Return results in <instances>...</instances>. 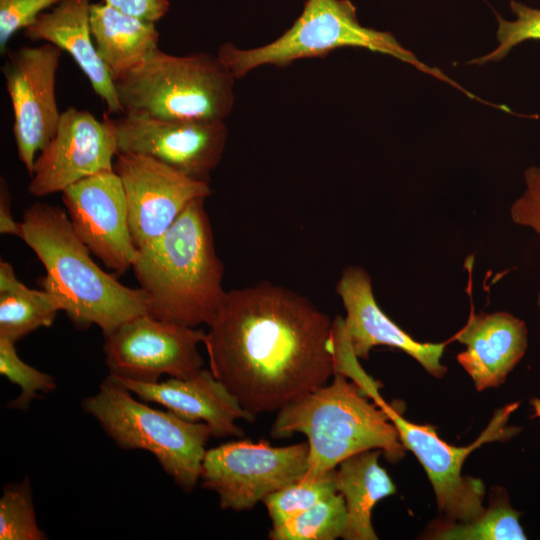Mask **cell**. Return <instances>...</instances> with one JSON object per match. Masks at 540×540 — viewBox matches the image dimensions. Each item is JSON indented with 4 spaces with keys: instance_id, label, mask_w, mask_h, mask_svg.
Returning <instances> with one entry per match:
<instances>
[{
    "instance_id": "6",
    "label": "cell",
    "mask_w": 540,
    "mask_h": 540,
    "mask_svg": "<svg viewBox=\"0 0 540 540\" xmlns=\"http://www.w3.org/2000/svg\"><path fill=\"white\" fill-rule=\"evenodd\" d=\"M234 76L218 56H176L158 47L115 82L123 113L163 120L221 121L232 111Z\"/></svg>"
},
{
    "instance_id": "19",
    "label": "cell",
    "mask_w": 540,
    "mask_h": 540,
    "mask_svg": "<svg viewBox=\"0 0 540 540\" xmlns=\"http://www.w3.org/2000/svg\"><path fill=\"white\" fill-rule=\"evenodd\" d=\"M91 4V0H63L50 12L41 13L23 34L32 42H48L69 53L94 92L105 102L108 112L119 116L123 108L115 82L98 55L92 37Z\"/></svg>"
},
{
    "instance_id": "9",
    "label": "cell",
    "mask_w": 540,
    "mask_h": 540,
    "mask_svg": "<svg viewBox=\"0 0 540 540\" xmlns=\"http://www.w3.org/2000/svg\"><path fill=\"white\" fill-rule=\"evenodd\" d=\"M308 454L307 442L283 447L264 440L228 442L206 450L201 486L218 495L221 508L248 510L304 477Z\"/></svg>"
},
{
    "instance_id": "30",
    "label": "cell",
    "mask_w": 540,
    "mask_h": 540,
    "mask_svg": "<svg viewBox=\"0 0 540 540\" xmlns=\"http://www.w3.org/2000/svg\"><path fill=\"white\" fill-rule=\"evenodd\" d=\"M525 188L510 206L513 223L531 229L540 244V167L530 166L523 174Z\"/></svg>"
},
{
    "instance_id": "21",
    "label": "cell",
    "mask_w": 540,
    "mask_h": 540,
    "mask_svg": "<svg viewBox=\"0 0 540 540\" xmlns=\"http://www.w3.org/2000/svg\"><path fill=\"white\" fill-rule=\"evenodd\" d=\"M156 23L92 3L90 28L98 55L114 82L139 66L158 47Z\"/></svg>"
},
{
    "instance_id": "25",
    "label": "cell",
    "mask_w": 540,
    "mask_h": 540,
    "mask_svg": "<svg viewBox=\"0 0 540 540\" xmlns=\"http://www.w3.org/2000/svg\"><path fill=\"white\" fill-rule=\"evenodd\" d=\"M335 469L316 479L302 477L267 495L262 502L268 511L272 525H278L294 518L337 493Z\"/></svg>"
},
{
    "instance_id": "12",
    "label": "cell",
    "mask_w": 540,
    "mask_h": 540,
    "mask_svg": "<svg viewBox=\"0 0 540 540\" xmlns=\"http://www.w3.org/2000/svg\"><path fill=\"white\" fill-rule=\"evenodd\" d=\"M113 170L123 185L130 231L138 249L165 233L193 200L212 193L209 182L142 154L118 152Z\"/></svg>"
},
{
    "instance_id": "28",
    "label": "cell",
    "mask_w": 540,
    "mask_h": 540,
    "mask_svg": "<svg viewBox=\"0 0 540 540\" xmlns=\"http://www.w3.org/2000/svg\"><path fill=\"white\" fill-rule=\"evenodd\" d=\"M510 7L516 18L512 21L496 14L498 29L497 46L487 54L472 59L469 64L484 65L498 62L517 45L527 40H540V9L511 0Z\"/></svg>"
},
{
    "instance_id": "32",
    "label": "cell",
    "mask_w": 540,
    "mask_h": 540,
    "mask_svg": "<svg viewBox=\"0 0 540 540\" xmlns=\"http://www.w3.org/2000/svg\"><path fill=\"white\" fill-rule=\"evenodd\" d=\"M11 194L6 180L0 178V233L20 238L21 222H17L11 211Z\"/></svg>"
},
{
    "instance_id": "7",
    "label": "cell",
    "mask_w": 540,
    "mask_h": 540,
    "mask_svg": "<svg viewBox=\"0 0 540 540\" xmlns=\"http://www.w3.org/2000/svg\"><path fill=\"white\" fill-rule=\"evenodd\" d=\"M132 394L108 375L96 393L83 399L82 408L118 447L150 452L163 471L190 492L200 479L210 427L150 407Z\"/></svg>"
},
{
    "instance_id": "15",
    "label": "cell",
    "mask_w": 540,
    "mask_h": 540,
    "mask_svg": "<svg viewBox=\"0 0 540 540\" xmlns=\"http://www.w3.org/2000/svg\"><path fill=\"white\" fill-rule=\"evenodd\" d=\"M61 194L72 227L90 252L118 275L131 269L138 248L123 185L114 170L84 178Z\"/></svg>"
},
{
    "instance_id": "8",
    "label": "cell",
    "mask_w": 540,
    "mask_h": 540,
    "mask_svg": "<svg viewBox=\"0 0 540 540\" xmlns=\"http://www.w3.org/2000/svg\"><path fill=\"white\" fill-rule=\"evenodd\" d=\"M352 380L386 413L406 450L417 457L430 480L438 508L445 519L465 522L482 513L485 509L484 483L478 478L463 476V464L469 454L483 444L507 440L518 433L519 429L507 426V422L519 403L496 410L488 426L472 444L457 447L442 440L433 426L419 425L405 419L385 402L379 393L380 383L363 368L353 374Z\"/></svg>"
},
{
    "instance_id": "1",
    "label": "cell",
    "mask_w": 540,
    "mask_h": 540,
    "mask_svg": "<svg viewBox=\"0 0 540 540\" xmlns=\"http://www.w3.org/2000/svg\"><path fill=\"white\" fill-rule=\"evenodd\" d=\"M206 332L210 370L252 416L275 412L335 374L333 320L268 281L227 291Z\"/></svg>"
},
{
    "instance_id": "3",
    "label": "cell",
    "mask_w": 540,
    "mask_h": 540,
    "mask_svg": "<svg viewBox=\"0 0 540 540\" xmlns=\"http://www.w3.org/2000/svg\"><path fill=\"white\" fill-rule=\"evenodd\" d=\"M46 270L42 288L55 294L76 327L98 326L104 336L147 313L143 291L102 270L61 207L36 202L21 221V236Z\"/></svg>"
},
{
    "instance_id": "35",
    "label": "cell",
    "mask_w": 540,
    "mask_h": 540,
    "mask_svg": "<svg viewBox=\"0 0 540 540\" xmlns=\"http://www.w3.org/2000/svg\"><path fill=\"white\" fill-rule=\"evenodd\" d=\"M537 304H538V306H539V308H540V293H539V295H538Z\"/></svg>"
},
{
    "instance_id": "33",
    "label": "cell",
    "mask_w": 540,
    "mask_h": 540,
    "mask_svg": "<svg viewBox=\"0 0 540 540\" xmlns=\"http://www.w3.org/2000/svg\"><path fill=\"white\" fill-rule=\"evenodd\" d=\"M23 284L16 276L13 266L1 260L0 261V294L12 293L23 288Z\"/></svg>"
},
{
    "instance_id": "23",
    "label": "cell",
    "mask_w": 540,
    "mask_h": 540,
    "mask_svg": "<svg viewBox=\"0 0 540 540\" xmlns=\"http://www.w3.org/2000/svg\"><path fill=\"white\" fill-rule=\"evenodd\" d=\"M62 305L58 297L45 290L30 289L0 294V338L14 343L31 332L50 327Z\"/></svg>"
},
{
    "instance_id": "10",
    "label": "cell",
    "mask_w": 540,
    "mask_h": 540,
    "mask_svg": "<svg viewBox=\"0 0 540 540\" xmlns=\"http://www.w3.org/2000/svg\"><path fill=\"white\" fill-rule=\"evenodd\" d=\"M206 332L149 316L132 318L105 336L109 375L139 382H158L160 376L186 379L202 369L198 346Z\"/></svg>"
},
{
    "instance_id": "24",
    "label": "cell",
    "mask_w": 540,
    "mask_h": 540,
    "mask_svg": "<svg viewBox=\"0 0 540 540\" xmlns=\"http://www.w3.org/2000/svg\"><path fill=\"white\" fill-rule=\"evenodd\" d=\"M347 522L343 496L337 492L298 516L272 525V540H335L342 538Z\"/></svg>"
},
{
    "instance_id": "14",
    "label": "cell",
    "mask_w": 540,
    "mask_h": 540,
    "mask_svg": "<svg viewBox=\"0 0 540 540\" xmlns=\"http://www.w3.org/2000/svg\"><path fill=\"white\" fill-rule=\"evenodd\" d=\"M119 152L153 157L178 171L209 182L225 149L224 121L163 120L123 113L114 119Z\"/></svg>"
},
{
    "instance_id": "17",
    "label": "cell",
    "mask_w": 540,
    "mask_h": 540,
    "mask_svg": "<svg viewBox=\"0 0 540 540\" xmlns=\"http://www.w3.org/2000/svg\"><path fill=\"white\" fill-rule=\"evenodd\" d=\"M109 376L145 402L157 403L185 420L206 423L215 437H241L244 433L237 421L255 418L211 370L202 368L186 379L170 377L154 383Z\"/></svg>"
},
{
    "instance_id": "27",
    "label": "cell",
    "mask_w": 540,
    "mask_h": 540,
    "mask_svg": "<svg viewBox=\"0 0 540 540\" xmlns=\"http://www.w3.org/2000/svg\"><path fill=\"white\" fill-rule=\"evenodd\" d=\"M0 374L21 389V393L8 403L11 409H27L39 392L50 393L56 388L52 375L25 363L18 356L15 343L5 338H0Z\"/></svg>"
},
{
    "instance_id": "13",
    "label": "cell",
    "mask_w": 540,
    "mask_h": 540,
    "mask_svg": "<svg viewBox=\"0 0 540 540\" xmlns=\"http://www.w3.org/2000/svg\"><path fill=\"white\" fill-rule=\"evenodd\" d=\"M118 152L114 119L104 116L99 120L87 110L68 107L35 160L28 192L44 197L89 176L112 171Z\"/></svg>"
},
{
    "instance_id": "22",
    "label": "cell",
    "mask_w": 540,
    "mask_h": 540,
    "mask_svg": "<svg viewBox=\"0 0 540 540\" xmlns=\"http://www.w3.org/2000/svg\"><path fill=\"white\" fill-rule=\"evenodd\" d=\"M520 513L512 508L504 491L491 496L490 504L472 520L443 519L428 529L427 538L439 540H525Z\"/></svg>"
},
{
    "instance_id": "16",
    "label": "cell",
    "mask_w": 540,
    "mask_h": 540,
    "mask_svg": "<svg viewBox=\"0 0 540 540\" xmlns=\"http://www.w3.org/2000/svg\"><path fill=\"white\" fill-rule=\"evenodd\" d=\"M336 292L346 311L344 328L354 354L368 359L373 347L397 348L414 358L429 374L440 378L447 372L441 363L445 343H422L413 339L379 307L370 275L359 266L345 268Z\"/></svg>"
},
{
    "instance_id": "26",
    "label": "cell",
    "mask_w": 540,
    "mask_h": 540,
    "mask_svg": "<svg viewBox=\"0 0 540 540\" xmlns=\"http://www.w3.org/2000/svg\"><path fill=\"white\" fill-rule=\"evenodd\" d=\"M34 510L29 481L7 485L0 498V540H44Z\"/></svg>"
},
{
    "instance_id": "20",
    "label": "cell",
    "mask_w": 540,
    "mask_h": 540,
    "mask_svg": "<svg viewBox=\"0 0 540 540\" xmlns=\"http://www.w3.org/2000/svg\"><path fill=\"white\" fill-rule=\"evenodd\" d=\"M380 449L354 454L335 469L337 491L343 496L347 522L345 540L378 539L372 525V511L382 499L396 493V486L379 464Z\"/></svg>"
},
{
    "instance_id": "18",
    "label": "cell",
    "mask_w": 540,
    "mask_h": 540,
    "mask_svg": "<svg viewBox=\"0 0 540 540\" xmlns=\"http://www.w3.org/2000/svg\"><path fill=\"white\" fill-rule=\"evenodd\" d=\"M456 340L465 345L457 361L478 391L505 382L528 346L527 326L507 312L470 315Z\"/></svg>"
},
{
    "instance_id": "5",
    "label": "cell",
    "mask_w": 540,
    "mask_h": 540,
    "mask_svg": "<svg viewBox=\"0 0 540 540\" xmlns=\"http://www.w3.org/2000/svg\"><path fill=\"white\" fill-rule=\"evenodd\" d=\"M355 47L396 58L458 89L470 99L475 95L439 68L422 62L392 33L362 26L349 0H306L293 25L274 41L252 49L232 43L219 47L217 56L235 79L264 65L284 67L303 58L327 56L335 49Z\"/></svg>"
},
{
    "instance_id": "34",
    "label": "cell",
    "mask_w": 540,
    "mask_h": 540,
    "mask_svg": "<svg viewBox=\"0 0 540 540\" xmlns=\"http://www.w3.org/2000/svg\"><path fill=\"white\" fill-rule=\"evenodd\" d=\"M533 409V416L540 419V398H534L530 402Z\"/></svg>"
},
{
    "instance_id": "4",
    "label": "cell",
    "mask_w": 540,
    "mask_h": 540,
    "mask_svg": "<svg viewBox=\"0 0 540 540\" xmlns=\"http://www.w3.org/2000/svg\"><path fill=\"white\" fill-rule=\"evenodd\" d=\"M352 380L335 373L322 385L278 411L271 429L275 438L294 433L306 436L309 445L306 479H316L335 469L346 458L380 449L392 462L405 454L397 429Z\"/></svg>"
},
{
    "instance_id": "31",
    "label": "cell",
    "mask_w": 540,
    "mask_h": 540,
    "mask_svg": "<svg viewBox=\"0 0 540 540\" xmlns=\"http://www.w3.org/2000/svg\"><path fill=\"white\" fill-rule=\"evenodd\" d=\"M103 2L125 14L158 22L168 12L170 0H103Z\"/></svg>"
},
{
    "instance_id": "2",
    "label": "cell",
    "mask_w": 540,
    "mask_h": 540,
    "mask_svg": "<svg viewBox=\"0 0 540 540\" xmlns=\"http://www.w3.org/2000/svg\"><path fill=\"white\" fill-rule=\"evenodd\" d=\"M205 199L193 200L165 233L138 249L131 269L149 316L188 327L208 326L224 302V268Z\"/></svg>"
},
{
    "instance_id": "11",
    "label": "cell",
    "mask_w": 540,
    "mask_h": 540,
    "mask_svg": "<svg viewBox=\"0 0 540 540\" xmlns=\"http://www.w3.org/2000/svg\"><path fill=\"white\" fill-rule=\"evenodd\" d=\"M62 50L44 42L7 51L1 67L13 110L19 160L32 176L34 163L56 132L61 112L55 96Z\"/></svg>"
},
{
    "instance_id": "29",
    "label": "cell",
    "mask_w": 540,
    "mask_h": 540,
    "mask_svg": "<svg viewBox=\"0 0 540 540\" xmlns=\"http://www.w3.org/2000/svg\"><path fill=\"white\" fill-rule=\"evenodd\" d=\"M63 0H0V54H6L8 43L19 31L32 25L49 7Z\"/></svg>"
}]
</instances>
